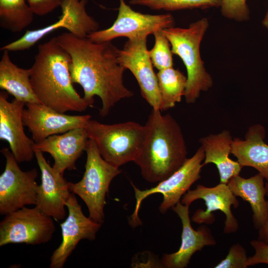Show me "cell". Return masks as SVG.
Returning <instances> with one entry per match:
<instances>
[{
  "mask_svg": "<svg viewBox=\"0 0 268 268\" xmlns=\"http://www.w3.org/2000/svg\"><path fill=\"white\" fill-rule=\"evenodd\" d=\"M56 37L70 57L69 70L72 82L82 87L83 97L91 104L95 96L100 98L101 116L107 115L122 99L134 95L124 85L126 68L119 63L118 49L111 41L95 43L69 32Z\"/></svg>",
  "mask_w": 268,
  "mask_h": 268,
  "instance_id": "cell-1",
  "label": "cell"
},
{
  "mask_svg": "<svg viewBox=\"0 0 268 268\" xmlns=\"http://www.w3.org/2000/svg\"><path fill=\"white\" fill-rule=\"evenodd\" d=\"M30 70V81L41 104L59 112H82L90 102L73 86L69 70L70 57L54 37L38 45Z\"/></svg>",
  "mask_w": 268,
  "mask_h": 268,
  "instance_id": "cell-2",
  "label": "cell"
},
{
  "mask_svg": "<svg viewBox=\"0 0 268 268\" xmlns=\"http://www.w3.org/2000/svg\"><path fill=\"white\" fill-rule=\"evenodd\" d=\"M152 109L144 125L140 150L134 161L147 182L159 183L173 174L187 160V148L179 123L170 114Z\"/></svg>",
  "mask_w": 268,
  "mask_h": 268,
  "instance_id": "cell-3",
  "label": "cell"
},
{
  "mask_svg": "<svg viewBox=\"0 0 268 268\" xmlns=\"http://www.w3.org/2000/svg\"><path fill=\"white\" fill-rule=\"evenodd\" d=\"M208 26L207 19L203 18L186 28L173 26L162 30L172 53L181 58L186 67L187 80L184 97L188 104L195 103L201 92L207 91L213 85L200 54L201 43Z\"/></svg>",
  "mask_w": 268,
  "mask_h": 268,
  "instance_id": "cell-4",
  "label": "cell"
},
{
  "mask_svg": "<svg viewBox=\"0 0 268 268\" xmlns=\"http://www.w3.org/2000/svg\"><path fill=\"white\" fill-rule=\"evenodd\" d=\"M84 128L102 158L118 168L134 162L145 135L144 126L133 121L108 125L90 119Z\"/></svg>",
  "mask_w": 268,
  "mask_h": 268,
  "instance_id": "cell-5",
  "label": "cell"
},
{
  "mask_svg": "<svg viewBox=\"0 0 268 268\" xmlns=\"http://www.w3.org/2000/svg\"><path fill=\"white\" fill-rule=\"evenodd\" d=\"M85 151L87 158L83 176L78 182H68V186L70 192L77 195L86 205L88 217L102 224L106 194L111 181L122 171L102 158L92 140L89 139Z\"/></svg>",
  "mask_w": 268,
  "mask_h": 268,
  "instance_id": "cell-6",
  "label": "cell"
},
{
  "mask_svg": "<svg viewBox=\"0 0 268 268\" xmlns=\"http://www.w3.org/2000/svg\"><path fill=\"white\" fill-rule=\"evenodd\" d=\"M204 156V150L201 146L179 169L150 189L140 190L132 183L136 203L134 213L130 218L131 225L135 227L141 224L138 215L140 204L143 200L151 195L160 193L163 195V199L159 206V211L163 214L181 201L182 197L192 185L200 179Z\"/></svg>",
  "mask_w": 268,
  "mask_h": 268,
  "instance_id": "cell-7",
  "label": "cell"
},
{
  "mask_svg": "<svg viewBox=\"0 0 268 268\" xmlns=\"http://www.w3.org/2000/svg\"><path fill=\"white\" fill-rule=\"evenodd\" d=\"M56 230L53 218L35 205L6 214L0 222V246L24 243L38 245L50 241Z\"/></svg>",
  "mask_w": 268,
  "mask_h": 268,
  "instance_id": "cell-8",
  "label": "cell"
},
{
  "mask_svg": "<svg viewBox=\"0 0 268 268\" xmlns=\"http://www.w3.org/2000/svg\"><path fill=\"white\" fill-rule=\"evenodd\" d=\"M5 159L4 171L0 176V214L5 215L27 205H36L38 185L36 168L22 171L11 150L3 148Z\"/></svg>",
  "mask_w": 268,
  "mask_h": 268,
  "instance_id": "cell-9",
  "label": "cell"
},
{
  "mask_svg": "<svg viewBox=\"0 0 268 268\" xmlns=\"http://www.w3.org/2000/svg\"><path fill=\"white\" fill-rule=\"evenodd\" d=\"M116 20L109 28L89 34L87 38L95 43L111 41L120 37L134 39L147 37L155 31L174 26L175 20L169 14H143L134 10L125 1L119 0Z\"/></svg>",
  "mask_w": 268,
  "mask_h": 268,
  "instance_id": "cell-10",
  "label": "cell"
},
{
  "mask_svg": "<svg viewBox=\"0 0 268 268\" xmlns=\"http://www.w3.org/2000/svg\"><path fill=\"white\" fill-rule=\"evenodd\" d=\"M227 184L220 183L212 187L198 185L195 189L189 190L182 198L181 202L189 206L197 200L204 201L206 208L198 209L192 217V220L196 223L212 224L215 217L212 212L219 210L225 215L223 232L229 234L236 232L239 229L238 220L231 211V207L239 206L238 200Z\"/></svg>",
  "mask_w": 268,
  "mask_h": 268,
  "instance_id": "cell-11",
  "label": "cell"
},
{
  "mask_svg": "<svg viewBox=\"0 0 268 268\" xmlns=\"http://www.w3.org/2000/svg\"><path fill=\"white\" fill-rule=\"evenodd\" d=\"M146 41L147 37L128 39L123 48L118 49V59L119 63L134 76L142 97L152 109L161 111L157 74L153 70Z\"/></svg>",
  "mask_w": 268,
  "mask_h": 268,
  "instance_id": "cell-12",
  "label": "cell"
},
{
  "mask_svg": "<svg viewBox=\"0 0 268 268\" xmlns=\"http://www.w3.org/2000/svg\"><path fill=\"white\" fill-rule=\"evenodd\" d=\"M66 205L68 215L61 224L62 241L51 256L50 268H63L79 242L94 240L102 226L84 214L74 193H71Z\"/></svg>",
  "mask_w": 268,
  "mask_h": 268,
  "instance_id": "cell-13",
  "label": "cell"
},
{
  "mask_svg": "<svg viewBox=\"0 0 268 268\" xmlns=\"http://www.w3.org/2000/svg\"><path fill=\"white\" fill-rule=\"evenodd\" d=\"M25 105L26 108L24 109L22 114L23 124L32 134L36 143L53 135L84 128L91 119L89 115H67L41 103H27Z\"/></svg>",
  "mask_w": 268,
  "mask_h": 268,
  "instance_id": "cell-14",
  "label": "cell"
},
{
  "mask_svg": "<svg viewBox=\"0 0 268 268\" xmlns=\"http://www.w3.org/2000/svg\"><path fill=\"white\" fill-rule=\"evenodd\" d=\"M7 94L0 93V139L7 141L18 163L31 161L35 156L34 141L24 131L22 114L25 103L14 98L7 100Z\"/></svg>",
  "mask_w": 268,
  "mask_h": 268,
  "instance_id": "cell-15",
  "label": "cell"
},
{
  "mask_svg": "<svg viewBox=\"0 0 268 268\" xmlns=\"http://www.w3.org/2000/svg\"><path fill=\"white\" fill-rule=\"evenodd\" d=\"M35 156L41 173L36 206L57 221L66 216V203L71 192L63 174L56 172L47 161L43 152L35 149Z\"/></svg>",
  "mask_w": 268,
  "mask_h": 268,
  "instance_id": "cell-16",
  "label": "cell"
},
{
  "mask_svg": "<svg viewBox=\"0 0 268 268\" xmlns=\"http://www.w3.org/2000/svg\"><path fill=\"white\" fill-rule=\"evenodd\" d=\"M189 207L180 201L172 208L181 221L182 240L177 251L163 256L161 262L164 268H186L196 252L201 250L205 246L216 244L210 229L206 226L201 225L197 230L193 228L189 216Z\"/></svg>",
  "mask_w": 268,
  "mask_h": 268,
  "instance_id": "cell-17",
  "label": "cell"
},
{
  "mask_svg": "<svg viewBox=\"0 0 268 268\" xmlns=\"http://www.w3.org/2000/svg\"><path fill=\"white\" fill-rule=\"evenodd\" d=\"M89 139L84 128H76L35 143L34 149L49 153L54 160V170L64 175L66 170L76 169L75 162L85 150Z\"/></svg>",
  "mask_w": 268,
  "mask_h": 268,
  "instance_id": "cell-18",
  "label": "cell"
},
{
  "mask_svg": "<svg viewBox=\"0 0 268 268\" xmlns=\"http://www.w3.org/2000/svg\"><path fill=\"white\" fill-rule=\"evenodd\" d=\"M266 131L260 124L250 127L244 139L233 138L231 154L243 167L256 169L268 182V144L264 141Z\"/></svg>",
  "mask_w": 268,
  "mask_h": 268,
  "instance_id": "cell-19",
  "label": "cell"
},
{
  "mask_svg": "<svg viewBox=\"0 0 268 268\" xmlns=\"http://www.w3.org/2000/svg\"><path fill=\"white\" fill-rule=\"evenodd\" d=\"M233 140L231 133L227 130L218 134H210L199 140L205 155L203 164H215L220 183L227 184L231 178L239 175L243 168L237 161L229 157Z\"/></svg>",
  "mask_w": 268,
  "mask_h": 268,
  "instance_id": "cell-20",
  "label": "cell"
},
{
  "mask_svg": "<svg viewBox=\"0 0 268 268\" xmlns=\"http://www.w3.org/2000/svg\"><path fill=\"white\" fill-rule=\"evenodd\" d=\"M265 178L259 173L245 178L239 175L231 178L227 185L236 197L248 202L253 212L254 227L259 230L268 221V200L265 198L267 191Z\"/></svg>",
  "mask_w": 268,
  "mask_h": 268,
  "instance_id": "cell-21",
  "label": "cell"
},
{
  "mask_svg": "<svg viewBox=\"0 0 268 268\" xmlns=\"http://www.w3.org/2000/svg\"><path fill=\"white\" fill-rule=\"evenodd\" d=\"M3 51L0 61V88L25 104L41 103L31 83L30 68L18 67L11 61L9 51Z\"/></svg>",
  "mask_w": 268,
  "mask_h": 268,
  "instance_id": "cell-22",
  "label": "cell"
},
{
  "mask_svg": "<svg viewBox=\"0 0 268 268\" xmlns=\"http://www.w3.org/2000/svg\"><path fill=\"white\" fill-rule=\"evenodd\" d=\"M156 74L163 111L174 107L181 101L184 96L187 78L173 67L159 70Z\"/></svg>",
  "mask_w": 268,
  "mask_h": 268,
  "instance_id": "cell-23",
  "label": "cell"
},
{
  "mask_svg": "<svg viewBox=\"0 0 268 268\" xmlns=\"http://www.w3.org/2000/svg\"><path fill=\"white\" fill-rule=\"evenodd\" d=\"M34 13L27 0H0V26L12 32H19L33 21Z\"/></svg>",
  "mask_w": 268,
  "mask_h": 268,
  "instance_id": "cell-24",
  "label": "cell"
},
{
  "mask_svg": "<svg viewBox=\"0 0 268 268\" xmlns=\"http://www.w3.org/2000/svg\"><path fill=\"white\" fill-rule=\"evenodd\" d=\"M69 21L66 15L62 14L59 20L56 22L40 29L27 30L20 38L3 46L0 50L9 52L29 49L45 36L59 28H65L69 32L71 28V24Z\"/></svg>",
  "mask_w": 268,
  "mask_h": 268,
  "instance_id": "cell-25",
  "label": "cell"
},
{
  "mask_svg": "<svg viewBox=\"0 0 268 268\" xmlns=\"http://www.w3.org/2000/svg\"><path fill=\"white\" fill-rule=\"evenodd\" d=\"M129 3L168 11L220 7L221 0H131Z\"/></svg>",
  "mask_w": 268,
  "mask_h": 268,
  "instance_id": "cell-26",
  "label": "cell"
},
{
  "mask_svg": "<svg viewBox=\"0 0 268 268\" xmlns=\"http://www.w3.org/2000/svg\"><path fill=\"white\" fill-rule=\"evenodd\" d=\"M153 34L155 38V43L148 52L153 67L158 70L172 67L173 53L168 39L162 30L156 31Z\"/></svg>",
  "mask_w": 268,
  "mask_h": 268,
  "instance_id": "cell-27",
  "label": "cell"
},
{
  "mask_svg": "<svg viewBox=\"0 0 268 268\" xmlns=\"http://www.w3.org/2000/svg\"><path fill=\"white\" fill-rule=\"evenodd\" d=\"M222 15L238 22L247 21L250 18V10L247 0H221Z\"/></svg>",
  "mask_w": 268,
  "mask_h": 268,
  "instance_id": "cell-28",
  "label": "cell"
},
{
  "mask_svg": "<svg viewBox=\"0 0 268 268\" xmlns=\"http://www.w3.org/2000/svg\"><path fill=\"white\" fill-rule=\"evenodd\" d=\"M248 257L245 249L239 243L230 248L227 256L214 268H247Z\"/></svg>",
  "mask_w": 268,
  "mask_h": 268,
  "instance_id": "cell-29",
  "label": "cell"
},
{
  "mask_svg": "<svg viewBox=\"0 0 268 268\" xmlns=\"http://www.w3.org/2000/svg\"><path fill=\"white\" fill-rule=\"evenodd\" d=\"M250 244L255 250V254L248 257V266L260 264L268 265V244L258 239L251 241Z\"/></svg>",
  "mask_w": 268,
  "mask_h": 268,
  "instance_id": "cell-30",
  "label": "cell"
},
{
  "mask_svg": "<svg viewBox=\"0 0 268 268\" xmlns=\"http://www.w3.org/2000/svg\"><path fill=\"white\" fill-rule=\"evenodd\" d=\"M65 0H27L35 14L43 16L61 6Z\"/></svg>",
  "mask_w": 268,
  "mask_h": 268,
  "instance_id": "cell-31",
  "label": "cell"
},
{
  "mask_svg": "<svg viewBox=\"0 0 268 268\" xmlns=\"http://www.w3.org/2000/svg\"><path fill=\"white\" fill-rule=\"evenodd\" d=\"M267 196L268 197V182L265 183ZM258 239L268 244V221L259 230Z\"/></svg>",
  "mask_w": 268,
  "mask_h": 268,
  "instance_id": "cell-32",
  "label": "cell"
},
{
  "mask_svg": "<svg viewBox=\"0 0 268 268\" xmlns=\"http://www.w3.org/2000/svg\"><path fill=\"white\" fill-rule=\"evenodd\" d=\"M262 24L265 28L268 29V10L264 19L262 21Z\"/></svg>",
  "mask_w": 268,
  "mask_h": 268,
  "instance_id": "cell-33",
  "label": "cell"
}]
</instances>
